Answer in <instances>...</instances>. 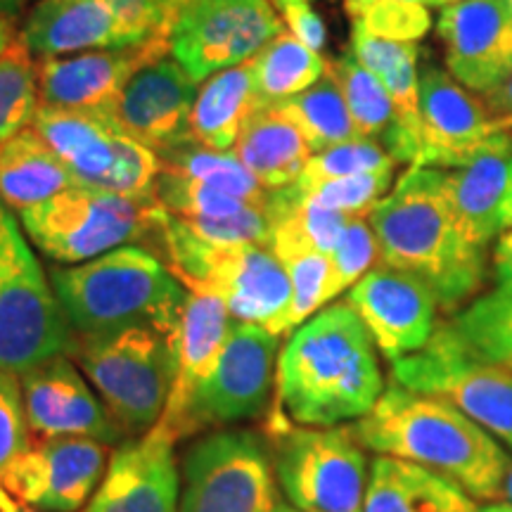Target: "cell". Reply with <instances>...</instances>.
<instances>
[{"label":"cell","instance_id":"cell-17","mask_svg":"<svg viewBox=\"0 0 512 512\" xmlns=\"http://www.w3.org/2000/svg\"><path fill=\"white\" fill-rule=\"evenodd\" d=\"M512 128L489 112L482 95L467 91L451 74L425 64L420 72V136L415 166L456 169Z\"/></svg>","mask_w":512,"mask_h":512},{"label":"cell","instance_id":"cell-21","mask_svg":"<svg viewBox=\"0 0 512 512\" xmlns=\"http://www.w3.org/2000/svg\"><path fill=\"white\" fill-rule=\"evenodd\" d=\"M174 448L157 427L121 441L86 512H178L183 482Z\"/></svg>","mask_w":512,"mask_h":512},{"label":"cell","instance_id":"cell-1","mask_svg":"<svg viewBox=\"0 0 512 512\" xmlns=\"http://www.w3.org/2000/svg\"><path fill=\"white\" fill-rule=\"evenodd\" d=\"M278 408L294 425L337 427L361 420L384 392L375 342L347 302L299 325L275 368Z\"/></svg>","mask_w":512,"mask_h":512},{"label":"cell","instance_id":"cell-11","mask_svg":"<svg viewBox=\"0 0 512 512\" xmlns=\"http://www.w3.org/2000/svg\"><path fill=\"white\" fill-rule=\"evenodd\" d=\"M31 126L67 166L76 185L136 200H157L159 155L117 124L41 102Z\"/></svg>","mask_w":512,"mask_h":512},{"label":"cell","instance_id":"cell-14","mask_svg":"<svg viewBox=\"0 0 512 512\" xmlns=\"http://www.w3.org/2000/svg\"><path fill=\"white\" fill-rule=\"evenodd\" d=\"M283 31L268 0H190L169 34V53L202 83L249 62Z\"/></svg>","mask_w":512,"mask_h":512},{"label":"cell","instance_id":"cell-25","mask_svg":"<svg viewBox=\"0 0 512 512\" xmlns=\"http://www.w3.org/2000/svg\"><path fill=\"white\" fill-rule=\"evenodd\" d=\"M351 53L368 72H373L392 95L396 124L384 140V150L396 164L415 166L420 157V48L415 43L387 41L361 27H351Z\"/></svg>","mask_w":512,"mask_h":512},{"label":"cell","instance_id":"cell-47","mask_svg":"<svg viewBox=\"0 0 512 512\" xmlns=\"http://www.w3.org/2000/svg\"><path fill=\"white\" fill-rule=\"evenodd\" d=\"M489 112L512 128V74L491 93L482 95Z\"/></svg>","mask_w":512,"mask_h":512},{"label":"cell","instance_id":"cell-24","mask_svg":"<svg viewBox=\"0 0 512 512\" xmlns=\"http://www.w3.org/2000/svg\"><path fill=\"white\" fill-rule=\"evenodd\" d=\"M17 41L38 60L131 46L102 0H38Z\"/></svg>","mask_w":512,"mask_h":512},{"label":"cell","instance_id":"cell-16","mask_svg":"<svg viewBox=\"0 0 512 512\" xmlns=\"http://www.w3.org/2000/svg\"><path fill=\"white\" fill-rule=\"evenodd\" d=\"M166 53L169 38H155L128 48L38 60L41 102L117 124V110L126 83L140 67L162 60Z\"/></svg>","mask_w":512,"mask_h":512},{"label":"cell","instance_id":"cell-37","mask_svg":"<svg viewBox=\"0 0 512 512\" xmlns=\"http://www.w3.org/2000/svg\"><path fill=\"white\" fill-rule=\"evenodd\" d=\"M38 105V62L15 41L0 55V143L34 124Z\"/></svg>","mask_w":512,"mask_h":512},{"label":"cell","instance_id":"cell-32","mask_svg":"<svg viewBox=\"0 0 512 512\" xmlns=\"http://www.w3.org/2000/svg\"><path fill=\"white\" fill-rule=\"evenodd\" d=\"M275 107L297 126V131L309 143L311 152H320L325 147L358 138L342 88H339L335 74L330 72V62L328 72L320 76L311 88L290 100L278 102Z\"/></svg>","mask_w":512,"mask_h":512},{"label":"cell","instance_id":"cell-42","mask_svg":"<svg viewBox=\"0 0 512 512\" xmlns=\"http://www.w3.org/2000/svg\"><path fill=\"white\" fill-rule=\"evenodd\" d=\"M392 178L394 169L370 171V174L337 178L304 192L320 207L342 211L349 219H368L375 204L392 190Z\"/></svg>","mask_w":512,"mask_h":512},{"label":"cell","instance_id":"cell-51","mask_svg":"<svg viewBox=\"0 0 512 512\" xmlns=\"http://www.w3.org/2000/svg\"><path fill=\"white\" fill-rule=\"evenodd\" d=\"M475 512H512V503H489L477 508Z\"/></svg>","mask_w":512,"mask_h":512},{"label":"cell","instance_id":"cell-46","mask_svg":"<svg viewBox=\"0 0 512 512\" xmlns=\"http://www.w3.org/2000/svg\"><path fill=\"white\" fill-rule=\"evenodd\" d=\"M491 266H494L498 287L512 290V228L496 240L494 252H491Z\"/></svg>","mask_w":512,"mask_h":512},{"label":"cell","instance_id":"cell-40","mask_svg":"<svg viewBox=\"0 0 512 512\" xmlns=\"http://www.w3.org/2000/svg\"><path fill=\"white\" fill-rule=\"evenodd\" d=\"M351 24L387 41L418 43L432 27L430 8L408 0H366L349 8Z\"/></svg>","mask_w":512,"mask_h":512},{"label":"cell","instance_id":"cell-39","mask_svg":"<svg viewBox=\"0 0 512 512\" xmlns=\"http://www.w3.org/2000/svg\"><path fill=\"white\" fill-rule=\"evenodd\" d=\"M155 195L169 214L181 216V219H226V216H235L247 207H254L238 197H230L226 192L166 169L159 171Z\"/></svg>","mask_w":512,"mask_h":512},{"label":"cell","instance_id":"cell-27","mask_svg":"<svg viewBox=\"0 0 512 512\" xmlns=\"http://www.w3.org/2000/svg\"><path fill=\"white\" fill-rule=\"evenodd\" d=\"M477 501L451 479L406 463L380 456L368 475L363 512H475Z\"/></svg>","mask_w":512,"mask_h":512},{"label":"cell","instance_id":"cell-5","mask_svg":"<svg viewBox=\"0 0 512 512\" xmlns=\"http://www.w3.org/2000/svg\"><path fill=\"white\" fill-rule=\"evenodd\" d=\"M159 245L166 266L185 290L219 297L233 320L261 325L280 337L292 285L285 266L266 245H211L169 211Z\"/></svg>","mask_w":512,"mask_h":512},{"label":"cell","instance_id":"cell-48","mask_svg":"<svg viewBox=\"0 0 512 512\" xmlns=\"http://www.w3.org/2000/svg\"><path fill=\"white\" fill-rule=\"evenodd\" d=\"M0 512H46V510H38L34 505L22 503L19 498L12 496L3 484H0Z\"/></svg>","mask_w":512,"mask_h":512},{"label":"cell","instance_id":"cell-19","mask_svg":"<svg viewBox=\"0 0 512 512\" xmlns=\"http://www.w3.org/2000/svg\"><path fill=\"white\" fill-rule=\"evenodd\" d=\"M448 74L486 95L512 74V17L503 0H456L437 17Z\"/></svg>","mask_w":512,"mask_h":512},{"label":"cell","instance_id":"cell-2","mask_svg":"<svg viewBox=\"0 0 512 512\" xmlns=\"http://www.w3.org/2000/svg\"><path fill=\"white\" fill-rule=\"evenodd\" d=\"M368 221L382 264L420 278L439 306L453 309L482 290L489 256L460 226L444 188V169L411 166Z\"/></svg>","mask_w":512,"mask_h":512},{"label":"cell","instance_id":"cell-31","mask_svg":"<svg viewBox=\"0 0 512 512\" xmlns=\"http://www.w3.org/2000/svg\"><path fill=\"white\" fill-rule=\"evenodd\" d=\"M249 62H252L259 105H278L290 100L328 72L325 57L306 48L290 31L275 36Z\"/></svg>","mask_w":512,"mask_h":512},{"label":"cell","instance_id":"cell-45","mask_svg":"<svg viewBox=\"0 0 512 512\" xmlns=\"http://www.w3.org/2000/svg\"><path fill=\"white\" fill-rule=\"evenodd\" d=\"M275 8L283 12L290 34L297 36L306 48L323 53L328 43V29L323 17L311 8V0H273Z\"/></svg>","mask_w":512,"mask_h":512},{"label":"cell","instance_id":"cell-4","mask_svg":"<svg viewBox=\"0 0 512 512\" xmlns=\"http://www.w3.org/2000/svg\"><path fill=\"white\" fill-rule=\"evenodd\" d=\"M50 283L74 335L150 325L174 344L188 297L157 254L131 245L83 264L53 268Z\"/></svg>","mask_w":512,"mask_h":512},{"label":"cell","instance_id":"cell-43","mask_svg":"<svg viewBox=\"0 0 512 512\" xmlns=\"http://www.w3.org/2000/svg\"><path fill=\"white\" fill-rule=\"evenodd\" d=\"M107 10L119 22L128 43L155 41V38H169L178 15L190 0H102Z\"/></svg>","mask_w":512,"mask_h":512},{"label":"cell","instance_id":"cell-23","mask_svg":"<svg viewBox=\"0 0 512 512\" xmlns=\"http://www.w3.org/2000/svg\"><path fill=\"white\" fill-rule=\"evenodd\" d=\"M444 188L460 226L489 247L512 228V131L501 133L479 155L444 169Z\"/></svg>","mask_w":512,"mask_h":512},{"label":"cell","instance_id":"cell-49","mask_svg":"<svg viewBox=\"0 0 512 512\" xmlns=\"http://www.w3.org/2000/svg\"><path fill=\"white\" fill-rule=\"evenodd\" d=\"M15 41H17V31L12 27V19L0 17V55H3Z\"/></svg>","mask_w":512,"mask_h":512},{"label":"cell","instance_id":"cell-7","mask_svg":"<svg viewBox=\"0 0 512 512\" xmlns=\"http://www.w3.org/2000/svg\"><path fill=\"white\" fill-rule=\"evenodd\" d=\"M166 209L157 200L72 185L19 214L24 233L57 264H83L131 242H162Z\"/></svg>","mask_w":512,"mask_h":512},{"label":"cell","instance_id":"cell-12","mask_svg":"<svg viewBox=\"0 0 512 512\" xmlns=\"http://www.w3.org/2000/svg\"><path fill=\"white\" fill-rule=\"evenodd\" d=\"M178 512H273L275 467L259 434L221 430L190 448Z\"/></svg>","mask_w":512,"mask_h":512},{"label":"cell","instance_id":"cell-26","mask_svg":"<svg viewBox=\"0 0 512 512\" xmlns=\"http://www.w3.org/2000/svg\"><path fill=\"white\" fill-rule=\"evenodd\" d=\"M233 316L219 297L188 292L181 313V323L174 339L176 380L157 430L176 441V427L181 422L190 396L211 373L223 344H226Z\"/></svg>","mask_w":512,"mask_h":512},{"label":"cell","instance_id":"cell-56","mask_svg":"<svg viewBox=\"0 0 512 512\" xmlns=\"http://www.w3.org/2000/svg\"><path fill=\"white\" fill-rule=\"evenodd\" d=\"M456 3V0H434V8H444V5Z\"/></svg>","mask_w":512,"mask_h":512},{"label":"cell","instance_id":"cell-28","mask_svg":"<svg viewBox=\"0 0 512 512\" xmlns=\"http://www.w3.org/2000/svg\"><path fill=\"white\" fill-rule=\"evenodd\" d=\"M233 152L266 190L297 181L313 155L297 126L275 105L256 107Z\"/></svg>","mask_w":512,"mask_h":512},{"label":"cell","instance_id":"cell-34","mask_svg":"<svg viewBox=\"0 0 512 512\" xmlns=\"http://www.w3.org/2000/svg\"><path fill=\"white\" fill-rule=\"evenodd\" d=\"M451 328L477 356L512 373V290L496 287L472 299Z\"/></svg>","mask_w":512,"mask_h":512},{"label":"cell","instance_id":"cell-44","mask_svg":"<svg viewBox=\"0 0 512 512\" xmlns=\"http://www.w3.org/2000/svg\"><path fill=\"white\" fill-rule=\"evenodd\" d=\"M31 441L19 375L0 370V482Z\"/></svg>","mask_w":512,"mask_h":512},{"label":"cell","instance_id":"cell-41","mask_svg":"<svg viewBox=\"0 0 512 512\" xmlns=\"http://www.w3.org/2000/svg\"><path fill=\"white\" fill-rule=\"evenodd\" d=\"M380 259V245H377L375 230L368 219H351L342 240L330 254V283H328V304L373 268Z\"/></svg>","mask_w":512,"mask_h":512},{"label":"cell","instance_id":"cell-29","mask_svg":"<svg viewBox=\"0 0 512 512\" xmlns=\"http://www.w3.org/2000/svg\"><path fill=\"white\" fill-rule=\"evenodd\" d=\"M72 185L74 176L34 126L0 143V204L5 209L22 214Z\"/></svg>","mask_w":512,"mask_h":512},{"label":"cell","instance_id":"cell-55","mask_svg":"<svg viewBox=\"0 0 512 512\" xmlns=\"http://www.w3.org/2000/svg\"><path fill=\"white\" fill-rule=\"evenodd\" d=\"M8 216H10V209H5L3 204H0V226H3V223H5V219H8Z\"/></svg>","mask_w":512,"mask_h":512},{"label":"cell","instance_id":"cell-36","mask_svg":"<svg viewBox=\"0 0 512 512\" xmlns=\"http://www.w3.org/2000/svg\"><path fill=\"white\" fill-rule=\"evenodd\" d=\"M268 249L285 266L292 285L290 309H287L283 330H280V337H285L306 323L320 306L328 304L330 256L309 245H297V242H285V245H273Z\"/></svg>","mask_w":512,"mask_h":512},{"label":"cell","instance_id":"cell-10","mask_svg":"<svg viewBox=\"0 0 512 512\" xmlns=\"http://www.w3.org/2000/svg\"><path fill=\"white\" fill-rule=\"evenodd\" d=\"M396 384L463 411L512 451V373L477 356L451 323L415 354L392 363Z\"/></svg>","mask_w":512,"mask_h":512},{"label":"cell","instance_id":"cell-13","mask_svg":"<svg viewBox=\"0 0 512 512\" xmlns=\"http://www.w3.org/2000/svg\"><path fill=\"white\" fill-rule=\"evenodd\" d=\"M278 342L280 337L261 325L233 320L214 368L190 396L176 427V441L207 427L256 418L264 411L273 387Z\"/></svg>","mask_w":512,"mask_h":512},{"label":"cell","instance_id":"cell-30","mask_svg":"<svg viewBox=\"0 0 512 512\" xmlns=\"http://www.w3.org/2000/svg\"><path fill=\"white\" fill-rule=\"evenodd\" d=\"M259 107L252 62L223 69L200 83L190 114V136L209 150L230 152Z\"/></svg>","mask_w":512,"mask_h":512},{"label":"cell","instance_id":"cell-9","mask_svg":"<svg viewBox=\"0 0 512 512\" xmlns=\"http://www.w3.org/2000/svg\"><path fill=\"white\" fill-rule=\"evenodd\" d=\"M268 434L275 437L273 467L290 505L306 512H363L370 470L354 432L294 427L278 413Z\"/></svg>","mask_w":512,"mask_h":512},{"label":"cell","instance_id":"cell-22","mask_svg":"<svg viewBox=\"0 0 512 512\" xmlns=\"http://www.w3.org/2000/svg\"><path fill=\"white\" fill-rule=\"evenodd\" d=\"M200 83L174 57L140 67L126 83L117 110V126L157 155L192 140L190 114Z\"/></svg>","mask_w":512,"mask_h":512},{"label":"cell","instance_id":"cell-8","mask_svg":"<svg viewBox=\"0 0 512 512\" xmlns=\"http://www.w3.org/2000/svg\"><path fill=\"white\" fill-rule=\"evenodd\" d=\"M74 330L12 214L0 226V370L22 375L67 354Z\"/></svg>","mask_w":512,"mask_h":512},{"label":"cell","instance_id":"cell-35","mask_svg":"<svg viewBox=\"0 0 512 512\" xmlns=\"http://www.w3.org/2000/svg\"><path fill=\"white\" fill-rule=\"evenodd\" d=\"M330 72L342 88L349 114L354 119L358 138H370L384 145L396 124L392 95L373 72H368L354 53L347 50L339 60L330 62Z\"/></svg>","mask_w":512,"mask_h":512},{"label":"cell","instance_id":"cell-6","mask_svg":"<svg viewBox=\"0 0 512 512\" xmlns=\"http://www.w3.org/2000/svg\"><path fill=\"white\" fill-rule=\"evenodd\" d=\"M67 356L126 434H145L162 418L176 380L171 339L150 325L105 335H74Z\"/></svg>","mask_w":512,"mask_h":512},{"label":"cell","instance_id":"cell-20","mask_svg":"<svg viewBox=\"0 0 512 512\" xmlns=\"http://www.w3.org/2000/svg\"><path fill=\"white\" fill-rule=\"evenodd\" d=\"M31 437H86L117 444L124 430L67 354L19 375Z\"/></svg>","mask_w":512,"mask_h":512},{"label":"cell","instance_id":"cell-18","mask_svg":"<svg viewBox=\"0 0 512 512\" xmlns=\"http://www.w3.org/2000/svg\"><path fill=\"white\" fill-rule=\"evenodd\" d=\"M347 304L392 363L420 351L437 332V294L420 278L392 266L370 268L349 290Z\"/></svg>","mask_w":512,"mask_h":512},{"label":"cell","instance_id":"cell-57","mask_svg":"<svg viewBox=\"0 0 512 512\" xmlns=\"http://www.w3.org/2000/svg\"><path fill=\"white\" fill-rule=\"evenodd\" d=\"M505 3V8H508V12H510V17H512V0H503Z\"/></svg>","mask_w":512,"mask_h":512},{"label":"cell","instance_id":"cell-53","mask_svg":"<svg viewBox=\"0 0 512 512\" xmlns=\"http://www.w3.org/2000/svg\"><path fill=\"white\" fill-rule=\"evenodd\" d=\"M503 496H508V503H512V458H510V465H508V475H505Z\"/></svg>","mask_w":512,"mask_h":512},{"label":"cell","instance_id":"cell-38","mask_svg":"<svg viewBox=\"0 0 512 512\" xmlns=\"http://www.w3.org/2000/svg\"><path fill=\"white\" fill-rule=\"evenodd\" d=\"M394 166L396 159L384 150L382 143L370 138H354L347 140V143H337L320 152H313L302 176L294 183L302 190H313L328 181H337V178L387 171L394 169Z\"/></svg>","mask_w":512,"mask_h":512},{"label":"cell","instance_id":"cell-3","mask_svg":"<svg viewBox=\"0 0 512 512\" xmlns=\"http://www.w3.org/2000/svg\"><path fill=\"white\" fill-rule=\"evenodd\" d=\"M351 432L380 456L422 465L451 479L475 501L503 496L508 451L494 434L437 396L394 382Z\"/></svg>","mask_w":512,"mask_h":512},{"label":"cell","instance_id":"cell-52","mask_svg":"<svg viewBox=\"0 0 512 512\" xmlns=\"http://www.w3.org/2000/svg\"><path fill=\"white\" fill-rule=\"evenodd\" d=\"M361 3H366V0H344V10L356 8V5H361ZM408 3H422V5H427V8H432L434 0H408Z\"/></svg>","mask_w":512,"mask_h":512},{"label":"cell","instance_id":"cell-33","mask_svg":"<svg viewBox=\"0 0 512 512\" xmlns=\"http://www.w3.org/2000/svg\"><path fill=\"white\" fill-rule=\"evenodd\" d=\"M159 162L166 171L188 176L192 181H200L209 188L226 192L230 197H238L242 202L266 209L271 190H266L256 181L252 171L235 157V152L209 150L197 140H185L174 150L159 155Z\"/></svg>","mask_w":512,"mask_h":512},{"label":"cell","instance_id":"cell-15","mask_svg":"<svg viewBox=\"0 0 512 512\" xmlns=\"http://www.w3.org/2000/svg\"><path fill=\"white\" fill-rule=\"evenodd\" d=\"M110 448L86 437H31L3 484L22 503L46 512L86 508L110 465Z\"/></svg>","mask_w":512,"mask_h":512},{"label":"cell","instance_id":"cell-50","mask_svg":"<svg viewBox=\"0 0 512 512\" xmlns=\"http://www.w3.org/2000/svg\"><path fill=\"white\" fill-rule=\"evenodd\" d=\"M31 0H0V17H8L12 19L15 15H19Z\"/></svg>","mask_w":512,"mask_h":512},{"label":"cell","instance_id":"cell-54","mask_svg":"<svg viewBox=\"0 0 512 512\" xmlns=\"http://www.w3.org/2000/svg\"><path fill=\"white\" fill-rule=\"evenodd\" d=\"M273 512H306V510H299V508H294V505H287V503H278Z\"/></svg>","mask_w":512,"mask_h":512}]
</instances>
